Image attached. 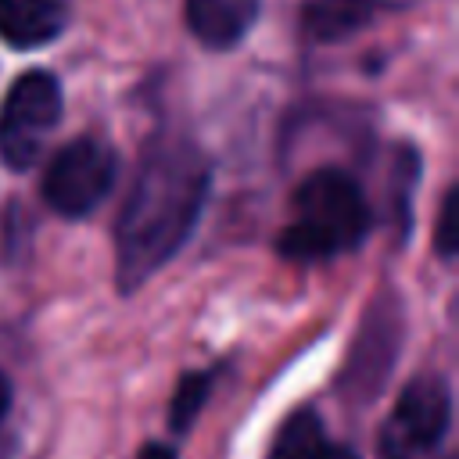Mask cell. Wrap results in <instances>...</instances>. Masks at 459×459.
<instances>
[{"mask_svg": "<svg viewBox=\"0 0 459 459\" xmlns=\"http://www.w3.org/2000/svg\"><path fill=\"white\" fill-rule=\"evenodd\" d=\"M369 230V204L359 183L341 169H319L294 190V219L276 247L283 258L312 262L355 247Z\"/></svg>", "mask_w": 459, "mask_h": 459, "instance_id": "7a4b0ae2", "label": "cell"}, {"mask_svg": "<svg viewBox=\"0 0 459 459\" xmlns=\"http://www.w3.org/2000/svg\"><path fill=\"white\" fill-rule=\"evenodd\" d=\"M61 122V86L50 72H25L11 82L0 104V158L11 169H29L54 126Z\"/></svg>", "mask_w": 459, "mask_h": 459, "instance_id": "3957f363", "label": "cell"}, {"mask_svg": "<svg viewBox=\"0 0 459 459\" xmlns=\"http://www.w3.org/2000/svg\"><path fill=\"white\" fill-rule=\"evenodd\" d=\"M212 391V377L208 373H186L172 394V409H169V423L172 430H186L194 423V416L201 412L204 398Z\"/></svg>", "mask_w": 459, "mask_h": 459, "instance_id": "30bf717a", "label": "cell"}, {"mask_svg": "<svg viewBox=\"0 0 459 459\" xmlns=\"http://www.w3.org/2000/svg\"><path fill=\"white\" fill-rule=\"evenodd\" d=\"M140 459H176V455H172V448H165V445H147V448L140 452Z\"/></svg>", "mask_w": 459, "mask_h": 459, "instance_id": "4fadbf2b", "label": "cell"}, {"mask_svg": "<svg viewBox=\"0 0 459 459\" xmlns=\"http://www.w3.org/2000/svg\"><path fill=\"white\" fill-rule=\"evenodd\" d=\"M391 459H409V455H405V452H394V455H391Z\"/></svg>", "mask_w": 459, "mask_h": 459, "instance_id": "5bb4252c", "label": "cell"}, {"mask_svg": "<svg viewBox=\"0 0 459 459\" xmlns=\"http://www.w3.org/2000/svg\"><path fill=\"white\" fill-rule=\"evenodd\" d=\"M7 409H11V384H7V377L0 373V423H4Z\"/></svg>", "mask_w": 459, "mask_h": 459, "instance_id": "7c38bea8", "label": "cell"}, {"mask_svg": "<svg viewBox=\"0 0 459 459\" xmlns=\"http://www.w3.org/2000/svg\"><path fill=\"white\" fill-rule=\"evenodd\" d=\"M258 0H186V29L212 50H226L247 36Z\"/></svg>", "mask_w": 459, "mask_h": 459, "instance_id": "8992f818", "label": "cell"}, {"mask_svg": "<svg viewBox=\"0 0 459 459\" xmlns=\"http://www.w3.org/2000/svg\"><path fill=\"white\" fill-rule=\"evenodd\" d=\"M61 29H65L61 0H0V39L18 50L43 47Z\"/></svg>", "mask_w": 459, "mask_h": 459, "instance_id": "52a82bcc", "label": "cell"}, {"mask_svg": "<svg viewBox=\"0 0 459 459\" xmlns=\"http://www.w3.org/2000/svg\"><path fill=\"white\" fill-rule=\"evenodd\" d=\"M269 459H359V455L330 441L323 430V420L312 409H301L280 427Z\"/></svg>", "mask_w": 459, "mask_h": 459, "instance_id": "ba28073f", "label": "cell"}, {"mask_svg": "<svg viewBox=\"0 0 459 459\" xmlns=\"http://www.w3.org/2000/svg\"><path fill=\"white\" fill-rule=\"evenodd\" d=\"M455 212H459V197H455V190H448L445 201H441L437 233H434V247H437V255H441L445 262H452L455 251H459V222H455Z\"/></svg>", "mask_w": 459, "mask_h": 459, "instance_id": "8fae6325", "label": "cell"}, {"mask_svg": "<svg viewBox=\"0 0 459 459\" xmlns=\"http://www.w3.org/2000/svg\"><path fill=\"white\" fill-rule=\"evenodd\" d=\"M208 197V161L186 143L147 154L118 215V287L133 290L154 276L190 237Z\"/></svg>", "mask_w": 459, "mask_h": 459, "instance_id": "6da1fadb", "label": "cell"}, {"mask_svg": "<svg viewBox=\"0 0 459 459\" xmlns=\"http://www.w3.org/2000/svg\"><path fill=\"white\" fill-rule=\"evenodd\" d=\"M373 14L369 0H319L308 4L301 14V25L312 39H341L355 29H362Z\"/></svg>", "mask_w": 459, "mask_h": 459, "instance_id": "9c48e42d", "label": "cell"}, {"mask_svg": "<svg viewBox=\"0 0 459 459\" xmlns=\"http://www.w3.org/2000/svg\"><path fill=\"white\" fill-rule=\"evenodd\" d=\"M452 423V391L437 373H423L405 384L394 416H391V434L398 441V452L412 448H434Z\"/></svg>", "mask_w": 459, "mask_h": 459, "instance_id": "5b68a950", "label": "cell"}, {"mask_svg": "<svg viewBox=\"0 0 459 459\" xmlns=\"http://www.w3.org/2000/svg\"><path fill=\"white\" fill-rule=\"evenodd\" d=\"M115 172V151L93 136H79L50 158L43 172V197L61 215H86L108 197Z\"/></svg>", "mask_w": 459, "mask_h": 459, "instance_id": "277c9868", "label": "cell"}]
</instances>
